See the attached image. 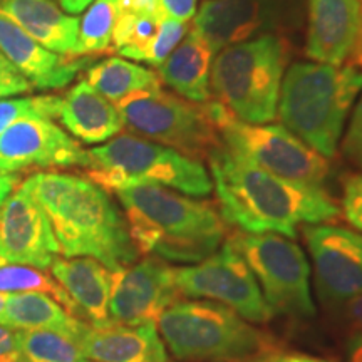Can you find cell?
Returning a JSON list of instances; mask_svg holds the SVG:
<instances>
[{"instance_id": "1", "label": "cell", "mask_w": 362, "mask_h": 362, "mask_svg": "<svg viewBox=\"0 0 362 362\" xmlns=\"http://www.w3.org/2000/svg\"><path fill=\"white\" fill-rule=\"evenodd\" d=\"M211 181L226 223L245 233L297 238V225L339 218L341 210L319 185L280 178L218 146L208 156Z\"/></svg>"}, {"instance_id": "2", "label": "cell", "mask_w": 362, "mask_h": 362, "mask_svg": "<svg viewBox=\"0 0 362 362\" xmlns=\"http://www.w3.org/2000/svg\"><path fill=\"white\" fill-rule=\"evenodd\" d=\"M19 187L47 215L61 255L90 257L111 272L133 265L139 253L110 193L84 176L37 171Z\"/></svg>"}, {"instance_id": "3", "label": "cell", "mask_w": 362, "mask_h": 362, "mask_svg": "<svg viewBox=\"0 0 362 362\" xmlns=\"http://www.w3.org/2000/svg\"><path fill=\"white\" fill-rule=\"evenodd\" d=\"M136 250L175 264H198L215 253L226 226L214 205L158 185L117 189Z\"/></svg>"}, {"instance_id": "4", "label": "cell", "mask_w": 362, "mask_h": 362, "mask_svg": "<svg viewBox=\"0 0 362 362\" xmlns=\"http://www.w3.org/2000/svg\"><path fill=\"white\" fill-rule=\"evenodd\" d=\"M361 90L362 72L354 66L296 62L282 81L277 112L285 128L330 160Z\"/></svg>"}, {"instance_id": "5", "label": "cell", "mask_w": 362, "mask_h": 362, "mask_svg": "<svg viewBox=\"0 0 362 362\" xmlns=\"http://www.w3.org/2000/svg\"><path fill=\"white\" fill-rule=\"evenodd\" d=\"M156 327L175 359L185 362H255L279 351L274 337L214 300H176Z\"/></svg>"}, {"instance_id": "6", "label": "cell", "mask_w": 362, "mask_h": 362, "mask_svg": "<svg viewBox=\"0 0 362 362\" xmlns=\"http://www.w3.org/2000/svg\"><path fill=\"white\" fill-rule=\"evenodd\" d=\"M88 155L86 178L107 193L133 185H158L187 197H208L214 189L200 161L141 136L119 133Z\"/></svg>"}, {"instance_id": "7", "label": "cell", "mask_w": 362, "mask_h": 362, "mask_svg": "<svg viewBox=\"0 0 362 362\" xmlns=\"http://www.w3.org/2000/svg\"><path fill=\"white\" fill-rule=\"evenodd\" d=\"M287 57V45L275 34L228 45L211 62V94L245 123H270L277 117Z\"/></svg>"}, {"instance_id": "8", "label": "cell", "mask_w": 362, "mask_h": 362, "mask_svg": "<svg viewBox=\"0 0 362 362\" xmlns=\"http://www.w3.org/2000/svg\"><path fill=\"white\" fill-rule=\"evenodd\" d=\"M205 107L226 149L280 178L322 187L329 176L327 160L285 126L245 123L216 101Z\"/></svg>"}, {"instance_id": "9", "label": "cell", "mask_w": 362, "mask_h": 362, "mask_svg": "<svg viewBox=\"0 0 362 362\" xmlns=\"http://www.w3.org/2000/svg\"><path fill=\"white\" fill-rule=\"evenodd\" d=\"M115 106L123 126L136 136L173 148L197 161L208 160L221 146L220 134L205 104L194 106L158 88L131 94Z\"/></svg>"}, {"instance_id": "10", "label": "cell", "mask_w": 362, "mask_h": 362, "mask_svg": "<svg viewBox=\"0 0 362 362\" xmlns=\"http://www.w3.org/2000/svg\"><path fill=\"white\" fill-rule=\"evenodd\" d=\"M264 288L272 314L314 317L310 265L302 248L277 233L235 232L228 238Z\"/></svg>"}, {"instance_id": "11", "label": "cell", "mask_w": 362, "mask_h": 362, "mask_svg": "<svg viewBox=\"0 0 362 362\" xmlns=\"http://www.w3.org/2000/svg\"><path fill=\"white\" fill-rule=\"evenodd\" d=\"M175 274L181 296L218 302L250 322L265 324L274 317L255 275L230 240L208 259Z\"/></svg>"}, {"instance_id": "12", "label": "cell", "mask_w": 362, "mask_h": 362, "mask_svg": "<svg viewBox=\"0 0 362 362\" xmlns=\"http://www.w3.org/2000/svg\"><path fill=\"white\" fill-rule=\"evenodd\" d=\"M88 166V151L51 119L21 117L0 133V175Z\"/></svg>"}, {"instance_id": "13", "label": "cell", "mask_w": 362, "mask_h": 362, "mask_svg": "<svg viewBox=\"0 0 362 362\" xmlns=\"http://www.w3.org/2000/svg\"><path fill=\"white\" fill-rule=\"evenodd\" d=\"M173 267L149 255L112 272L110 319L112 325L156 324L158 317L180 300Z\"/></svg>"}, {"instance_id": "14", "label": "cell", "mask_w": 362, "mask_h": 362, "mask_svg": "<svg viewBox=\"0 0 362 362\" xmlns=\"http://www.w3.org/2000/svg\"><path fill=\"white\" fill-rule=\"evenodd\" d=\"M304 238L314 262L317 291L324 302L362 296V235L342 226L307 225Z\"/></svg>"}, {"instance_id": "15", "label": "cell", "mask_w": 362, "mask_h": 362, "mask_svg": "<svg viewBox=\"0 0 362 362\" xmlns=\"http://www.w3.org/2000/svg\"><path fill=\"white\" fill-rule=\"evenodd\" d=\"M59 253L61 248L47 215L17 187L0 205V259L47 270Z\"/></svg>"}, {"instance_id": "16", "label": "cell", "mask_w": 362, "mask_h": 362, "mask_svg": "<svg viewBox=\"0 0 362 362\" xmlns=\"http://www.w3.org/2000/svg\"><path fill=\"white\" fill-rule=\"evenodd\" d=\"M288 0H205L193 17V30L211 51L220 52L233 44L284 27Z\"/></svg>"}, {"instance_id": "17", "label": "cell", "mask_w": 362, "mask_h": 362, "mask_svg": "<svg viewBox=\"0 0 362 362\" xmlns=\"http://www.w3.org/2000/svg\"><path fill=\"white\" fill-rule=\"evenodd\" d=\"M0 52L33 84L34 89L56 90L69 86L88 59L61 56L25 34L0 11Z\"/></svg>"}, {"instance_id": "18", "label": "cell", "mask_w": 362, "mask_h": 362, "mask_svg": "<svg viewBox=\"0 0 362 362\" xmlns=\"http://www.w3.org/2000/svg\"><path fill=\"white\" fill-rule=\"evenodd\" d=\"M361 29L359 0H309L305 52L322 64L351 59Z\"/></svg>"}, {"instance_id": "19", "label": "cell", "mask_w": 362, "mask_h": 362, "mask_svg": "<svg viewBox=\"0 0 362 362\" xmlns=\"http://www.w3.org/2000/svg\"><path fill=\"white\" fill-rule=\"evenodd\" d=\"M76 342L86 359L94 362H168L156 324L106 329L84 324L76 334Z\"/></svg>"}, {"instance_id": "20", "label": "cell", "mask_w": 362, "mask_h": 362, "mask_svg": "<svg viewBox=\"0 0 362 362\" xmlns=\"http://www.w3.org/2000/svg\"><path fill=\"white\" fill-rule=\"evenodd\" d=\"M49 270L74 302L84 324L96 329L111 327L112 272L107 267L90 257H71L56 259Z\"/></svg>"}, {"instance_id": "21", "label": "cell", "mask_w": 362, "mask_h": 362, "mask_svg": "<svg viewBox=\"0 0 362 362\" xmlns=\"http://www.w3.org/2000/svg\"><path fill=\"white\" fill-rule=\"evenodd\" d=\"M57 119L76 139L86 144L106 143L123 129L117 107L86 79L61 96Z\"/></svg>"}, {"instance_id": "22", "label": "cell", "mask_w": 362, "mask_h": 362, "mask_svg": "<svg viewBox=\"0 0 362 362\" xmlns=\"http://www.w3.org/2000/svg\"><path fill=\"white\" fill-rule=\"evenodd\" d=\"M0 11L49 51L72 57L79 35V19L52 0H0Z\"/></svg>"}, {"instance_id": "23", "label": "cell", "mask_w": 362, "mask_h": 362, "mask_svg": "<svg viewBox=\"0 0 362 362\" xmlns=\"http://www.w3.org/2000/svg\"><path fill=\"white\" fill-rule=\"evenodd\" d=\"M214 51L197 30H188L161 66L158 76L187 101L208 103L211 99L210 72Z\"/></svg>"}, {"instance_id": "24", "label": "cell", "mask_w": 362, "mask_h": 362, "mask_svg": "<svg viewBox=\"0 0 362 362\" xmlns=\"http://www.w3.org/2000/svg\"><path fill=\"white\" fill-rule=\"evenodd\" d=\"M0 324L13 330H59L74 337L84 325L52 297L37 292L8 296Z\"/></svg>"}, {"instance_id": "25", "label": "cell", "mask_w": 362, "mask_h": 362, "mask_svg": "<svg viewBox=\"0 0 362 362\" xmlns=\"http://www.w3.org/2000/svg\"><path fill=\"white\" fill-rule=\"evenodd\" d=\"M86 81L112 104L141 90L161 88L158 72L121 57L96 62L86 71Z\"/></svg>"}, {"instance_id": "26", "label": "cell", "mask_w": 362, "mask_h": 362, "mask_svg": "<svg viewBox=\"0 0 362 362\" xmlns=\"http://www.w3.org/2000/svg\"><path fill=\"white\" fill-rule=\"evenodd\" d=\"M0 292L6 293V296L27 292L45 293V296L59 302L72 317L79 319L74 302L71 300L64 288L57 284V280L45 270L35 269V267L11 264V262L0 259Z\"/></svg>"}, {"instance_id": "27", "label": "cell", "mask_w": 362, "mask_h": 362, "mask_svg": "<svg viewBox=\"0 0 362 362\" xmlns=\"http://www.w3.org/2000/svg\"><path fill=\"white\" fill-rule=\"evenodd\" d=\"M119 16V0H94L79 21V35L72 57L112 51V29Z\"/></svg>"}, {"instance_id": "28", "label": "cell", "mask_w": 362, "mask_h": 362, "mask_svg": "<svg viewBox=\"0 0 362 362\" xmlns=\"http://www.w3.org/2000/svg\"><path fill=\"white\" fill-rule=\"evenodd\" d=\"M24 362H88L76 337L59 330H17Z\"/></svg>"}, {"instance_id": "29", "label": "cell", "mask_w": 362, "mask_h": 362, "mask_svg": "<svg viewBox=\"0 0 362 362\" xmlns=\"http://www.w3.org/2000/svg\"><path fill=\"white\" fill-rule=\"evenodd\" d=\"M61 96L57 94H42L30 98H4L0 99V133L16 123L21 117H57Z\"/></svg>"}, {"instance_id": "30", "label": "cell", "mask_w": 362, "mask_h": 362, "mask_svg": "<svg viewBox=\"0 0 362 362\" xmlns=\"http://www.w3.org/2000/svg\"><path fill=\"white\" fill-rule=\"evenodd\" d=\"M188 34V24L171 17H166L161 22L160 30L155 35V39L143 49L136 61L146 62L151 66H161L166 61V57L173 52V49L181 42V39Z\"/></svg>"}, {"instance_id": "31", "label": "cell", "mask_w": 362, "mask_h": 362, "mask_svg": "<svg viewBox=\"0 0 362 362\" xmlns=\"http://www.w3.org/2000/svg\"><path fill=\"white\" fill-rule=\"evenodd\" d=\"M342 214L362 233V176L349 175L342 181Z\"/></svg>"}, {"instance_id": "32", "label": "cell", "mask_w": 362, "mask_h": 362, "mask_svg": "<svg viewBox=\"0 0 362 362\" xmlns=\"http://www.w3.org/2000/svg\"><path fill=\"white\" fill-rule=\"evenodd\" d=\"M342 151L347 160L362 171V96L352 112L349 129L342 143Z\"/></svg>"}, {"instance_id": "33", "label": "cell", "mask_w": 362, "mask_h": 362, "mask_svg": "<svg viewBox=\"0 0 362 362\" xmlns=\"http://www.w3.org/2000/svg\"><path fill=\"white\" fill-rule=\"evenodd\" d=\"M0 362H24L19 332L0 324Z\"/></svg>"}, {"instance_id": "34", "label": "cell", "mask_w": 362, "mask_h": 362, "mask_svg": "<svg viewBox=\"0 0 362 362\" xmlns=\"http://www.w3.org/2000/svg\"><path fill=\"white\" fill-rule=\"evenodd\" d=\"M161 11L171 19L188 22L197 16V0H160Z\"/></svg>"}, {"instance_id": "35", "label": "cell", "mask_w": 362, "mask_h": 362, "mask_svg": "<svg viewBox=\"0 0 362 362\" xmlns=\"http://www.w3.org/2000/svg\"><path fill=\"white\" fill-rule=\"evenodd\" d=\"M34 88L25 78H17V79H8V78H0V99L4 98H12L17 94L24 93H33Z\"/></svg>"}, {"instance_id": "36", "label": "cell", "mask_w": 362, "mask_h": 362, "mask_svg": "<svg viewBox=\"0 0 362 362\" xmlns=\"http://www.w3.org/2000/svg\"><path fill=\"white\" fill-rule=\"evenodd\" d=\"M255 362H330L320 357L307 356V354H297V352H282V351H274L270 354H267Z\"/></svg>"}, {"instance_id": "37", "label": "cell", "mask_w": 362, "mask_h": 362, "mask_svg": "<svg viewBox=\"0 0 362 362\" xmlns=\"http://www.w3.org/2000/svg\"><path fill=\"white\" fill-rule=\"evenodd\" d=\"M121 12H156L161 11L160 0H119Z\"/></svg>"}, {"instance_id": "38", "label": "cell", "mask_w": 362, "mask_h": 362, "mask_svg": "<svg viewBox=\"0 0 362 362\" xmlns=\"http://www.w3.org/2000/svg\"><path fill=\"white\" fill-rule=\"evenodd\" d=\"M346 317L352 327L362 330V296L346 302Z\"/></svg>"}, {"instance_id": "39", "label": "cell", "mask_w": 362, "mask_h": 362, "mask_svg": "<svg viewBox=\"0 0 362 362\" xmlns=\"http://www.w3.org/2000/svg\"><path fill=\"white\" fill-rule=\"evenodd\" d=\"M347 362H362V332H357L347 341Z\"/></svg>"}, {"instance_id": "40", "label": "cell", "mask_w": 362, "mask_h": 362, "mask_svg": "<svg viewBox=\"0 0 362 362\" xmlns=\"http://www.w3.org/2000/svg\"><path fill=\"white\" fill-rule=\"evenodd\" d=\"M17 187H19V176L0 175V205Z\"/></svg>"}, {"instance_id": "41", "label": "cell", "mask_w": 362, "mask_h": 362, "mask_svg": "<svg viewBox=\"0 0 362 362\" xmlns=\"http://www.w3.org/2000/svg\"><path fill=\"white\" fill-rule=\"evenodd\" d=\"M93 2L94 0H59L62 11L67 13H72V16L84 12Z\"/></svg>"}, {"instance_id": "42", "label": "cell", "mask_w": 362, "mask_h": 362, "mask_svg": "<svg viewBox=\"0 0 362 362\" xmlns=\"http://www.w3.org/2000/svg\"><path fill=\"white\" fill-rule=\"evenodd\" d=\"M0 78H8V79L24 78V76H22L21 72L7 61V57L4 56L2 52H0Z\"/></svg>"}, {"instance_id": "43", "label": "cell", "mask_w": 362, "mask_h": 362, "mask_svg": "<svg viewBox=\"0 0 362 362\" xmlns=\"http://www.w3.org/2000/svg\"><path fill=\"white\" fill-rule=\"evenodd\" d=\"M359 2H361V29H359V37H357L356 47L351 56V66L362 67V0H359Z\"/></svg>"}, {"instance_id": "44", "label": "cell", "mask_w": 362, "mask_h": 362, "mask_svg": "<svg viewBox=\"0 0 362 362\" xmlns=\"http://www.w3.org/2000/svg\"><path fill=\"white\" fill-rule=\"evenodd\" d=\"M7 297L6 293L0 292V320H2V315H4V310H6V304H7Z\"/></svg>"}, {"instance_id": "45", "label": "cell", "mask_w": 362, "mask_h": 362, "mask_svg": "<svg viewBox=\"0 0 362 362\" xmlns=\"http://www.w3.org/2000/svg\"><path fill=\"white\" fill-rule=\"evenodd\" d=\"M88 362H89V361H88Z\"/></svg>"}]
</instances>
